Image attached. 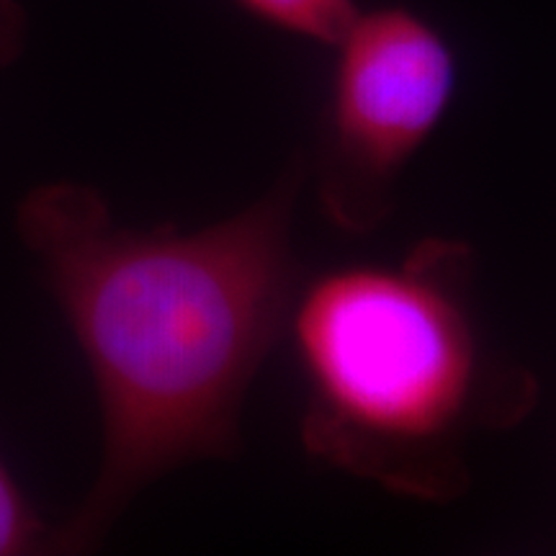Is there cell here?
Segmentation results:
<instances>
[{
	"instance_id": "1",
	"label": "cell",
	"mask_w": 556,
	"mask_h": 556,
	"mask_svg": "<svg viewBox=\"0 0 556 556\" xmlns=\"http://www.w3.org/2000/svg\"><path fill=\"white\" fill-rule=\"evenodd\" d=\"M304 178L296 155L258 201L193 232L116 225L75 180L21 199L18 238L86 358L103 430L99 475L52 554L93 552L157 479L240 454L248 392L304 278L291 238Z\"/></svg>"
},
{
	"instance_id": "2",
	"label": "cell",
	"mask_w": 556,
	"mask_h": 556,
	"mask_svg": "<svg viewBox=\"0 0 556 556\" xmlns=\"http://www.w3.org/2000/svg\"><path fill=\"white\" fill-rule=\"evenodd\" d=\"M477 278L475 248L458 238L302 278L287 338L312 462L417 503L467 495L471 443L520 426L541 394L492 340Z\"/></svg>"
},
{
	"instance_id": "3",
	"label": "cell",
	"mask_w": 556,
	"mask_h": 556,
	"mask_svg": "<svg viewBox=\"0 0 556 556\" xmlns=\"http://www.w3.org/2000/svg\"><path fill=\"white\" fill-rule=\"evenodd\" d=\"M328 50L312 180L325 219L368 238L392 219L409 163L446 119L458 60L446 34L402 3L358 9Z\"/></svg>"
},
{
	"instance_id": "4",
	"label": "cell",
	"mask_w": 556,
	"mask_h": 556,
	"mask_svg": "<svg viewBox=\"0 0 556 556\" xmlns=\"http://www.w3.org/2000/svg\"><path fill=\"white\" fill-rule=\"evenodd\" d=\"M232 5L283 37L328 47L358 13V0H232Z\"/></svg>"
},
{
	"instance_id": "5",
	"label": "cell",
	"mask_w": 556,
	"mask_h": 556,
	"mask_svg": "<svg viewBox=\"0 0 556 556\" xmlns=\"http://www.w3.org/2000/svg\"><path fill=\"white\" fill-rule=\"evenodd\" d=\"M52 533L0 458V556L52 554Z\"/></svg>"
},
{
	"instance_id": "6",
	"label": "cell",
	"mask_w": 556,
	"mask_h": 556,
	"mask_svg": "<svg viewBox=\"0 0 556 556\" xmlns=\"http://www.w3.org/2000/svg\"><path fill=\"white\" fill-rule=\"evenodd\" d=\"M21 41H24V13L16 0H0V65L16 58Z\"/></svg>"
}]
</instances>
